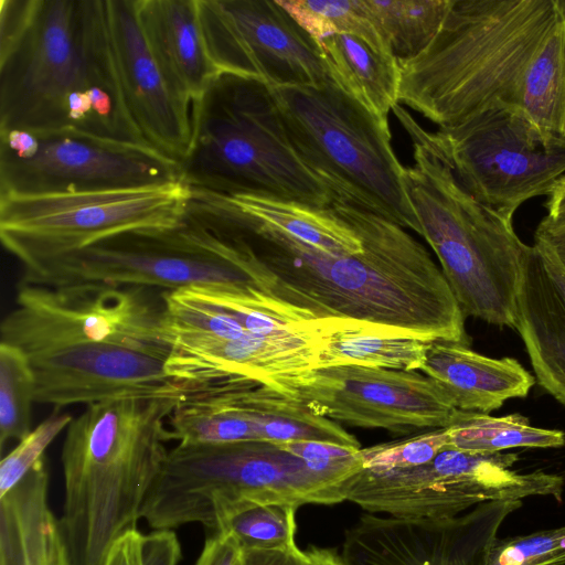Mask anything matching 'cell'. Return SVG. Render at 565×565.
<instances>
[{
	"instance_id": "obj_1",
	"label": "cell",
	"mask_w": 565,
	"mask_h": 565,
	"mask_svg": "<svg viewBox=\"0 0 565 565\" xmlns=\"http://www.w3.org/2000/svg\"><path fill=\"white\" fill-rule=\"evenodd\" d=\"M330 207L359 234L361 253L321 252L253 221L231 203L230 220L260 292L302 320L350 318L469 344L465 315L424 245L376 213L344 201Z\"/></svg>"
},
{
	"instance_id": "obj_2",
	"label": "cell",
	"mask_w": 565,
	"mask_h": 565,
	"mask_svg": "<svg viewBox=\"0 0 565 565\" xmlns=\"http://www.w3.org/2000/svg\"><path fill=\"white\" fill-rule=\"evenodd\" d=\"M76 130L152 148L114 65L104 0L0 2V130Z\"/></svg>"
},
{
	"instance_id": "obj_3",
	"label": "cell",
	"mask_w": 565,
	"mask_h": 565,
	"mask_svg": "<svg viewBox=\"0 0 565 565\" xmlns=\"http://www.w3.org/2000/svg\"><path fill=\"white\" fill-rule=\"evenodd\" d=\"M185 392L90 404L67 426L60 525L71 565H104L114 543L137 529L173 440L168 419Z\"/></svg>"
},
{
	"instance_id": "obj_4",
	"label": "cell",
	"mask_w": 565,
	"mask_h": 565,
	"mask_svg": "<svg viewBox=\"0 0 565 565\" xmlns=\"http://www.w3.org/2000/svg\"><path fill=\"white\" fill-rule=\"evenodd\" d=\"M562 19L555 0H454L434 41L399 61V103L438 127L521 107L526 74Z\"/></svg>"
},
{
	"instance_id": "obj_5",
	"label": "cell",
	"mask_w": 565,
	"mask_h": 565,
	"mask_svg": "<svg viewBox=\"0 0 565 565\" xmlns=\"http://www.w3.org/2000/svg\"><path fill=\"white\" fill-rule=\"evenodd\" d=\"M350 476L321 471L269 441L178 444L169 450L141 518L153 530L198 523L216 532L247 503L298 508L342 502L341 484Z\"/></svg>"
},
{
	"instance_id": "obj_6",
	"label": "cell",
	"mask_w": 565,
	"mask_h": 565,
	"mask_svg": "<svg viewBox=\"0 0 565 565\" xmlns=\"http://www.w3.org/2000/svg\"><path fill=\"white\" fill-rule=\"evenodd\" d=\"M181 171L190 188L216 194H267L320 209L339 200L290 145L267 86L230 74L195 104Z\"/></svg>"
},
{
	"instance_id": "obj_7",
	"label": "cell",
	"mask_w": 565,
	"mask_h": 565,
	"mask_svg": "<svg viewBox=\"0 0 565 565\" xmlns=\"http://www.w3.org/2000/svg\"><path fill=\"white\" fill-rule=\"evenodd\" d=\"M405 168L407 194L419 235L436 254L465 316L514 328L515 297L530 245L513 220L476 201L429 150L412 141Z\"/></svg>"
},
{
	"instance_id": "obj_8",
	"label": "cell",
	"mask_w": 565,
	"mask_h": 565,
	"mask_svg": "<svg viewBox=\"0 0 565 565\" xmlns=\"http://www.w3.org/2000/svg\"><path fill=\"white\" fill-rule=\"evenodd\" d=\"M267 89L290 145L335 191L338 201L419 233L387 119L371 113L333 81Z\"/></svg>"
},
{
	"instance_id": "obj_9",
	"label": "cell",
	"mask_w": 565,
	"mask_h": 565,
	"mask_svg": "<svg viewBox=\"0 0 565 565\" xmlns=\"http://www.w3.org/2000/svg\"><path fill=\"white\" fill-rule=\"evenodd\" d=\"M21 284L51 288L132 286L168 291L192 286H255L244 249L207 198L196 190H192L177 226L111 236L25 270Z\"/></svg>"
},
{
	"instance_id": "obj_10",
	"label": "cell",
	"mask_w": 565,
	"mask_h": 565,
	"mask_svg": "<svg viewBox=\"0 0 565 565\" xmlns=\"http://www.w3.org/2000/svg\"><path fill=\"white\" fill-rule=\"evenodd\" d=\"M393 113L412 141L448 167L476 201L507 218L527 200L547 195L565 174V145L547 142L519 109L494 106L436 131L399 104Z\"/></svg>"
},
{
	"instance_id": "obj_11",
	"label": "cell",
	"mask_w": 565,
	"mask_h": 565,
	"mask_svg": "<svg viewBox=\"0 0 565 565\" xmlns=\"http://www.w3.org/2000/svg\"><path fill=\"white\" fill-rule=\"evenodd\" d=\"M192 190L184 181L140 188L0 194V237L24 270L119 234L179 224Z\"/></svg>"
},
{
	"instance_id": "obj_12",
	"label": "cell",
	"mask_w": 565,
	"mask_h": 565,
	"mask_svg": "<svg viewBox=\"0 0 565 565\" xmlns=\"http://www.w3.org/2000/svg\"><path fill=\"white\" fill-rule=\"evenodd\" d=\"M514 452H471L446 447L424 465L376 472L361 469L347 478L344 500L371 513L435 520L479 504L533 495L562 499L564 478L543 470L518 472Z\"/></svg>"
},
{
	"instance_id": "obj_13",
	"label": "cell",
	"mask_w": 565,
	"mask_h": 565,
	"mask_svg": "<svg viewBox=\"0 0 565 565\" xmlns=\"http://www.w3.org/2000/svg\"><path fill=\"white\" fill-rule=\"evenodd\" d=\"M132 286L20 284L1 342L29 359L88 343H114L167 359L163 291Z\"/></svg>"
},
{
	"instance_id": "obj_14",
	"label": "cell",
	"mask_w": 565,
	"mask_h": 565,
	"mask_svg": "<svg viewBox=\"0 0 565 565\" xmlns=\"http://www.w3.org/2000/svg\"><path fill=\"white\" fill-rule=\"evenodd\" d=\"M183 181L158 150L76 130H0V194L129 189Z\"/></svg>"
},
{
	"instance_id": "obj_15",
	"label": "cell",
	"mask_w": 565,
	"mask_h": 565,
	"mask_svg": "<svg viewBox=\"0 0 565 565\" xmlns=\"http://www.w3.org/2000/svg\"><path fill=\"white\" fill-rule=\"evenodd\" d=\"M268 387L318 416L394 435L448 427L459 411L436 381L416 371L321 367L279 377Z\"/></svg>"
},
{
	"instance_id": "obj_16",
	"label": "cell",
	"mask_w": 565,
	"mask_h": 565,
	"mask_svg": "<svg viewBox=\"0 0 565 565\" xmlns=\"http://www.w3.org/2000/svg\"><path fill=\"white\" fill-rule=\"evenodd\" d=\"M199 14L220 74L266 86L332 81L316 41L277 0H199Z\"/></svg>"
},
{
	"instance_id": "obj_17",
	"label": "cell",
	"mask_w": 565,
	"mask_h": 565,
	"mask_svg": "<svg viewBox=\"0 0 565 565\" xmlns=\"http://www.w3.org/2000/svg\"><path fill=\"white\" fill-rule=\"evenodd\" d=\"M521 500L479 504L454 518L408 520L363 514L345 532L347 565H482Z\"/></svg>"
},
{
	"instance_id": "obj_18",
	"label": "cell",
	"mask_w": 565,
	"mask_h": 565,
	"mask_svg": "<svg viewBox=\"0 0 565 565\" xmlns=\"http://www.w3.org/2000/svg\"><path fill=\"white\" fill-rule=\"evenodd\" d=\"M34 402L90 405L126 397L183 393L189 385L172 380L166 359L114 343H88L31 358Z\"/></svg>"
},
{
	"instance_id": "obj_19",
	"label": "cell",
	"mask_w": 565,
	"mask_h": 565,
	"mask_svg": "<svg viewBox=\"0 0 565 565\" xmlns=\"http://www.w3.org/2000/svg\"><path fill=\"white\" fill-rule=\"evenodd\" d=\"M110 52L126 106L146 141L181 162L194 130V108L178 95L154 61L140 29L135 0H104Z\"/></svg>"
},
{
	"instance_id": "obj_20",
	"label": "cell",
	"mask_w": 565,
	"mask_h": 565,
	"mask_svg": "<svg viewBox=\"0 0 565 565\" xmlns=\"http://www.w3.org/2000/svg\"><path fill=\"white\" fill-rule=\"evenodd\" d=\"M166 369L184 385H203L247 379L269 386L275 380L317 369L319 342L307 320L294 321L285 334L237 340L202 335L169 339Z\"/></svg>"
},
{
	"instance_id": "obj_21",
	"label": "cell",
	"mask_w": 565,
	"mask_h": 565,
	"mask_svg": "<svg viewBox=\"0 0 565 565\" xmlns=\"http://www.w3.org/2000/svg\"><path fill=\"white\" fill-rule=\"evenodd\" d=\"M514 328L540 386L565 406V266L536 239L523 259Z\"/></svg>"
},
{
	"instance_id": "obj_22",
	"label": "cell",
	"mask_w": 565,
	"mask_h": 565,
	"mask_svg": "<svg viewBox=\"0 0 565 565\" xmlns=\"http://www.w3.org/2000/svg\"><path fill=\"white\" fill-rule=\"evenodd\" d=\"M145 41L172 89L196 104L221 75L212 61L199 0H135Z\"/></svg>"
},
{
	"instance_id": "obj_23",
	"label": "cell",
	"mask_w": 565,
	"mask_h": 565,
	"mask_svg": "<svg viewBox=\"0 0 565 565\" xmlns=\"http://www.w3.org/2000/svg\"><path fill=\"white\" fill-rule=\"evenodd\" d=\"M420 371L445 390L456 408L483 414L508 399L526 397L535 383L513 358H489L467 344L443 340L428 344Z\"/></svg>"
},
{
	"instance_id": "obj_24",
	"label": "cell",
	"mask_w": 565,
	"mask_h": 565,
	"mask_svg": "<svg viewBox=\"0 0 565 565\" xmlns=\"http://www.w3.org/2000/svg\"><path fill=\"white\" fill-rule=\"evenodd\" d=\"M47 488L43 458L0 498V565H71Z\"/></svg>"
},
{
	"instance_id": "obj_25",
	"label": "cell",
	"mask_w": 565,
	"mask_h": 565,
	"mask_svg": "<svg viewBox=\"0 0 565 565\" xmlns=\"http://www.w3.org/2000/svg\"><path fill=\"white\" fill-rule=\"evenodd\" d=\"M307 323L319 342L317 369L352 365L416 371L434 341L408 329L350 318H318Z\"/></svg>"
},
{
	"instance_id": "obj_26",
	"label": "cell",
	"mask_w": 565,
	"mask_h": 565,
	"mask_svg": "<svg viewBox=\"0 0 565 565\" xmlns=\"http://www.w3.org/2000/svg\"><path fill=\"white\" fill-rule=\"evenodd\" d=\"M315 41L330 78L371 113L387 119L399 103L398 61L350 33H331Z\"/></svg>"
},
{
	"instance_id": "obj_27",
	"label": "cell",
	"mask_w": 565,
	"mask_h": 565,
	"mask_svg": "<svg viewBox=\"0 0 565 565\" xmlns=\"http://www.w3.org/2000/svg\"><path fill=\"white\" fill-rule=\"evenodd\" d=\"M231 396L237 409L254 424L259 440L324 441L360 448L359 440L334 420L313 414L266 385L239 379L232 386Z\"/></svg>"
},
{
	"instance_id": "obj_28",
	"label": "cell",
	"mask_w": 565,
	"mask_h": 565,
	"mask_svg": "<svg viewBox=\"0 0 565 565\" xmlns=\"http://www.w3.org/2000/svg\"><path fill=\"white\" fill-rule=\"evenodd\" d=\"M225 196L253 221L279 230L321 252L354 255L363 250L359 234L331 207H313L258 193Z\"/></svg>"
},
{
	"instance_id": "obj_29",
	"label": "cell",
	"mask_w": 565,
	"mask_h": 565,
	"mask_svg": "<svg viewBox=\"0 0 565 565\" xmlns=\"http://www.w3.org/2000/svg\"><path fill=\"white\" fill-rule=\"evenodd\" d=\"M236 380L189 385L168 419L173 440L180 445L259 440L254 424L232 401Z\"/></svg>"
},
{
	"instance_id": "obj_30",
	"label": "cell",
	"mask_w": 565,
	"mask_h": 565,
	"mask_svg": "<svg viewBox=\"0 0 565 565\" xmlns=\"http://www.w3.org/2000/svg\"><path fill=\"white\" fill-rule=\"evenodd\" d=\"M520 110L547 142L565 145V21L545 39L524 81Z\"/></svg>"
},
{
	"instance_id": "obj_31",
	"label": "cell",
	"mask_w": 565,
	"mask_h": 565,
	"mask_svg": "<svg viewBox=\"0 0 565 565\" xmlns=\"http://www.w3.org/2000/svg\"><path fill=\"white\" fill-rule=\"evenodd\" d=\"M449 446L471 452H501L511 448H559L565 445V433L531 425L521 414L491 416L458 411L446 427Z\"/></svg>"
},
{
	"instance_id": "obj_32",
	"label": "cell",
	"mask_w": 565,
	"mask_h": 565,
	"mask_svg": "<svg viewBox=\"0 0 565 565\" xmlns=\"http://www.w3.org/2000/svg\"><path fill=\"white\" fill-rule=\"evenodd\" d=\"M393 56L411 60L434 41L454 0H366Z\"/></svg>"
},
{
	"instance_id": "obj_33",
	"label": "cell",
	"mask_w": 565,
	"mask_h": 565,
	"mask_svg": "<svg viewBox=\"0 0 565 565\" xmlns=\"http://www.w3.org/2000/svg\"><path fill=\"white\" fill-rule=\"evenodd\" d=\"M277 1L313 40L331 33H350L392 54L366 0Z\"/></svg>"
},
{
	"instance_id": "obj_34",
	"label": "cell",
	"mask_w": 565,
	"mask_h": 565,
	"mask_svg": "<svg viewBox=\"0 0 565 565\" xmlns=\"http://www.w3.org/2000/svg\"><path fill=\"white\" fill-rule=\"evenodd\" d=\"M35 379L31 361L20 349L0 343V446L22 440L31 429Z\"/></svg>"
},
{
	"instance_id": "obj_35",
	"label": "cell",
	"mask_w": 565,
	"mask_h": 565,
	"mask_svg": "<svg viewBox=\"0 0 565 565\" xmlns=\"http://www.w3.org/2000/svg\"><path fill=\"white\" fill-rule=\"evenodd\" d=\"M296 505L247 503L227 518L218 531L232 533L243 550H286L296 546Z\"/></svg>"
},
{
	"instance_id": "obj_36",
	"label": "cell",
	"mask_w": 565,
	"mask_h": 565,
	"mask_svg": "<svg viewBox=\"0 0 565 565\" xmlns=\"http://www.w3.org/2000/svg\"><path fill=\"white\" fill-rule=\"evenodd\" d=\"M482 565H565V525L526 535L497 536Z\"/></svg>"
},
{
	"instance_id": "obj_37",
	"label": "cell",
	"mask_w": 565,
	"mask_h": 565,
	"mask_svg": "<svg viewBox=\"0 0 565 565\" xmlns=\"http://www.w3.org/2000/svg\"><path fill=\"white\" fill-rule=\"evenodd\" d=\"M448 446L446 427L428 430L407 439L361 449L362 469L384 472L424 465Z\"/></svg>"
},
{
	"instance_id": "obj_38",
	"label": "cell",
	"mask_w": 565,
	"mask_h": 565,
	"mask_svg": "<svg viewBox=\"0 0 565 565\" xmlns=\"http://www.w3.org/2000/svg\"><path fill=\"white\" fill-rule=\"evenodd\" d=\"M73 417L68 413H54L19 441L0 462V498L14 488L25 475L44 458L50 444L66 429Z\"/></svg>"
},
{
	"instance_id": "obj_39",
	"label": "cell",
	"mask_w": 565,
	"mask_h": 565,
	"mask_svg": "<svg viewBox=\"0 0 565 565\" xmlns=\"http://www.w3.org/2000/svg\"><path fill=\"white\" fill-rule=\"evenodd\" d=\"M181 546L172 530H153L142 534L139 565H179Z\"/></svg>"
},
{
	"instance_id": "obj_40",
	"label": "cell",
	"mask_w": 565,
	"mask_h": 565,
	"mask_svg": "<svg viewBox=\"0 0 565 565\" xmlns=\"http://www.w3.org/2000/svg\"><path fill=\"white\" fill-rule=\"evenodd\" d=\"M244 550L227 531H216L206 539L195 565H243Z\"/></svg>"
},
{
	"instance_id": "obj_41",
	"label": "cell",
	"mask_w": 565,
	"mask_h": 565,
	"mask_svg": "<svg viewBox=\"0 0 565 565\" xmlns=\"http://www.w3.org/2000/svg\"><path fill=\"white\" fill-rule=\"evenodd\" d=\"M243 565H307V556L297 546L286 550H244Z\"/></svg>"
},
{
	"instance_id": "obj_42",
	"label": "cell",
	"mask_w": 565,
	"mask_h": 565,
	"mask_svg": "<svg viewBox=\"0 0 565 565\" xmlns=\"http://www.w3.org/2000/svg\"><path fill=\"white\" fill-rule=\"evenodd\" d=\"M142 534L130 530L111 546L104 565H139L141 558Z\"/></svg>"
},
{
	"instance_id": "obj_43",
	"label": "cell",
	"mask_w": 565,
	"mask_h": 565,
	"mask_svg": "<svg viewBox=\"0 0 565 565\" xmlns=\"http://www.w3.org/2000/svg\"><path fill=\"white\" fill-rule=\"evenodd\" d=\"M547 196L544 204L547 213L536 228L554 230L565 227V174L555 181Z\"/></svg>"
},
{
	"instance_id": "obj_44",
	"label": "cell",
	"mask_w": 565,
	"mask_h": 565,
	"mask_svg": "<svg viewBox=\"0 0 565 565\" xmlns=\"http://www.w3.org/2000/svg\"><path fill=\"white\" fill-rule=\"evenodd\" d=\"M534 239L546 244L565 266V227L554 230L536 228Z\"/></svg>"
},
{
	"instance_id": "obj_45",
	"label": "cell",
	"mask_w": 565,
	"mask_h": 565,
	"mask_svg": "<svg viewBox=\"0 0 565 565\" xmlns=\"http://www.w3.org/2000/svg\"><path fill=\"white\" fill-rule=\"evenodd\" d=\"M307 565H347L333 550L311 547L305 552Z\"/></svg>"
},
{
	"instance_id": "obj_46",
	"label": "cell",
	"mask_w": 565,
	"mask_h": 565,
	"mask_svg": "<svg viewBox=\"0 0 565 565\" xmlns=\"http://www.w3.org/2000/svg\"><path fill=\"white\" fill-rule=\"evenodd\" d=\"M555 1L558 7V10L563 17V20L565 21V0H555Z\"/></svg>"
}]
</instances>
